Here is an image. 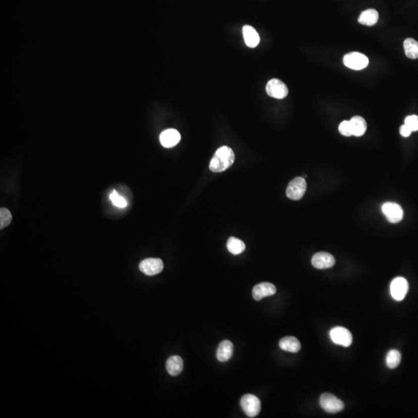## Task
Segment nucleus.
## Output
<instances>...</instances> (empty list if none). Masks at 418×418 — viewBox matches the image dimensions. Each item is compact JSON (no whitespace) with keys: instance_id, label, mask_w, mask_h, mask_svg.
<instances>
[{"instance_id":"obj_25","label":"nucleus","mask_w":418,"mask_h":418,"mask_svg":"<svg viewBox=\"0 0 418 418\" xmlns=\"http://www.w3.org/2000/svg\"><path fill=\"white\" fill-rule=\"evenodd\" d=\"M404 124L408 126L412 132L418 130V116L416 115L407 116L404 120Z\"/></svg>"},{"instance_id":"obj_13","label":"nucleus","mask_w":418,"mask_h":418,"mask_svg":"<svg viewBox=\"0 0 418 418\" xmlns=\"http://www.w3.org/2000/svg\"><path fill=\"white\" fill-rule=\"evenodd\" d=\"M180 140L181 135L178 130L174 129H168L163 132L160 136L161 145L166 148L174 147L179 143Z\"/></svg>"},{"instance_id":"obj_17","label":"nucleus","mask_w":418,"mask_h":418,"mask_svg":"<svg viewBox=\"0 0 418 418\" xmlns=\"http://www.w3.org/2000/svg\"><path fill=\"white\" fill-rule=\"evenodd\" d=\"M279 346L282 350L292 352V353L298 352L300 350V348H301V345H300L298 339L293 336H287L283 338L279 342Z\"/></svg>"},{"instance_id":"obj_5","label":"nucleus","mask_w":418,"mask_h":418,"mask_svg":"<svg viewBox=\"0 0 418 418\" xmlns=\"http://www.w3.org/2000/svg\"><path fill=\"white\" fill-rule=\"evenodd\" d=\"M320 405L325 411L329 413H336L344 409L343 402L331 393H325L321 396Z\"/></svg>"},{"instance_id":"obj_2","label":"nucleus","mask_w":418,"mask_h":418,"mask_svg":"<svg viewBox=\"0 0 418 418\" xmlns=\"http://www.w3.org/2000/svg\"><path fill=\"white\" fill-rule=\"evenodd\" d=\"M241 407L249 417H255L259 414L261 410L259 399L254 395L246 394L241 398Z\"/></svg>"},{"instance_id":"obj_9","label":"nucleus","mask_w":418,"mask_h":418,"mask_svg":"<svg viewBox=\"0 0 418 418\" xmlns=\"http://www.w3.org/2000/svg\"><path fill=\"white\" fill-rule=\"evenodd\" d=\"M330 338L334 343L342 346H350L352 343V335L345 328H333L330 331Z\"/></svg>"},{"instance_id":"obj_20","label":"nucleus","mask_w":418,"mask_h":418,"mask_svg":"<svg viewBox=\"0 0 418 418\" xmlns=\"http://www.w3.org/2000/svg\"><path fill=\"white\" fill-rule=\"evenodd\" d=\"M405 55L410 59L418 58V42L413 38H407L403 42Z\"/></svg>"},{"instance_id":"obj_4","label":"nucleus","mask_w":418,"mask_h":418,"mask_svg":"<svg viewBox=\"0 0 418 418\" xmlns=\"http://www.w3.org/2000/svg\"><path fill=\"white\" fill-rule=\"evenodd\" d=\"M343 63L347 68L359 71L368 66L369 59L363 54L359 52H351L344 56Z\"/></svg>"},{"instance_id":"obj_26","label":"nucleus","mask_w":418,"mask_h":418,"mask_svg":"<svg viewBox=\"0 0 418 418\" xmlns=\"http://www.w3.org/2000/svg\"><path fill=\"white\" fill-rule=\"evenodd\" d=\"M339 132H340L341 134L343 135V136H353V134H352V126H351L350 121H347V120H345V121L342 122L341 124L339 125Z\"/></svg>"},{"instance_id":"obj_18","label":"nucleus","mask_w":418,"mask_h":418,"mask_svg":"<svg viewBox=\"0 0 418 418\" xmlns=\"http://www.w3.org/2000/svg\"><path fill=\"white\" fill-rule=\"evenodd\" d=\"M379 20L378 12L374 9H369V10H365L362 12V14H360L358 17V23H361L362 25L368 26V27H372V26L375 25Z\"/></svg>"},{"instance_id":"obj_15","label":"nucleus","mask_w":418,"mask_h":418,"mask_svg":"<svg viewBox=\"0 0 418 418\" xmlns=\"http://www.w3.org/2000/svg\"><path fill=\"white\" fill-rule=\"evenodd\" d=\"M166 368L168 374L172 377L179 375L184 368L182 358L179 355H172L167 361Z\"/></svg>"},{"instance_id":"obj_22","label":"nucleus","mask_w":418,"mask_h":418,"mask_svg":"<svg viewBox=\"0 0 418 418\" xmlns=\"http://www.w3.org/2000/svg\"><path fill=\"white\" fill-rule=\"evenodd\" d=\"M401 361V354L397 349H392L387 353V365L390 369L397 368Z\"/></svg>"},{"instance_id":"obj_21","label":"nucleus","mask_w":418,"mask_h":418,"mask_svg":"<svg viewBox=\"0 0 418 418\" xmlns=\"http://www.w3.org/2000/svg\"><path fill=\"white\" fill-rule=\"evenodd\" d=\"M227 249L233 255H239L246 249V245L237 238L230 237L228 239Z\"/></svg>"},{"instance_id":"obj_19","label":"nucleus","mask_w":418,"mask_h":418,"mask_svg":"<svg viewBox=\"0 0 418 418\" xmlns=\"http://www.w3.org/2000/svg\"><path fill=\"white\" fill-rule=\"evenodd\" d=\"M350 123L353 136H362L367 131V122L361 116H354L351 119Z\"/></svg>"},{"instance_id":"obj_23","label":"nucleus","mask_w":418,"mask_h":418,"mask_svg":"<svg viewBox=\"0 0 418 418\" xmlns=\"http://www.w3.org/2000/svg\"><path fill=\"white\" fill-rule=\"evenodd\" d=\"M12 215L8 209L2 207L0 209V229H4L11 223Z\"/></svg>"},{"instance_id":"obj_8","label":"nucleus","mask_w":418,"mask_h":418,"mask_svg":"<svg viewBox=\"0 0 418 418\" xmlns=\"http://www.w3.org/2000/svg\"><path fill=\"white\" fill-rule=\"evenodd\" d=\"M382 212L391 223H398L403 218V211L400 204L394 202H386L382 205Z\"/></svg>"},{"instance_id":"obj_16","label":"nucleus","mask_w":418,"mask_h":418,"mask_svg":"<svg viewBox=\"0 0 418 418\" xmlns=\"http://www.w3.org/2000/svg\"><path fill=\"white\" fill-rule=\"evenodd\" d=\"M233 354V344L229 340H224L218 347L216 357L220 362H226Z\"/></svg>"},{"instance_id":"obj_11","label":"nucleus","mask_w":418,"mask_h":418,"mask_svg":"<svg viewBox=\"0 0 418 418\" xmlns=\"http://www.w3.org/2000/svg\"><path fill=\"white\" fill-rule=\"evenodd\" d=\"M311 264L316 269H329L335 265V260L332 254L329 252H320L313 255Z\"/></svg>"},{"instance_id":"obj_14","label":"nucleus","mask_w":418,"mask_h":418,"mask_svg":"<svg viewBox=\"0 0 418 418\" xmlns=\"http://www.w3.org/2000/svg\"><path fill=\"white\" fill-rule=\"evenodd\" d=\"M242 34H243L245 43L250 48H254L255 46H257L260 41L257 32L251 26H244L242 27Z\"/></svg>"},{"instance_id":"obj_12","label":"nucleus","mask_w":418,"mask_h":418,"mask_svg":"<svg viewBox=\"0 0 418 418\" xmlns=\"http://www.w3.org/2000/svg\"><path fill=\"white\" fill-rule=\"evenodd\" d=\"M276 292L277 288L274 284L268 282L260 283L252 289V297L255 300H260L264 297L274 295Z\"/></svg>"},{"instance_id":"obj_24","label":"nucleus","mask_w":418,"mask_h":418,"mask_svg":"<svg viewBox=\"0 0 418 418\" xmlns=\"http://www.w3.org/2000/svg\"><path fill=\"white\" fill-rule=\"evenodd\" d=\"M110 198L113 204L116 207H121V208L127 207L128 203L126 200L125 199L124 197L120 196L116 191H113V193L110 194Z\"/></svg>"},{"instance_id":"obj_27","label":"nucleus","mask_w":418,"mask_h":418,"mask_svg":"<svg viewBox=\"0 0 418 418\" xmlns=\"http://www.w3.org/2000/svg\"><path fill=\"white\" fill-rule=\"evenodd\" d=\"M400 134H401V136H403V137H408V136H410V134H411L412 131L408 126L404 124L403 125V126H400Z\"/></svg>"},{"instance_id":"obj_1","label":"nucleus","mask_w":418,"mask_h":418,"mask_svg":"<svg viewBox=\"0 0 418 418\" xmlns=\"http://www.w3.org/2000/svg\"><path fill=\"white\" fill-rule=\"evenodd\" d=\"M235 161V153L229 146L219 148L211 160L209 169L213 172L220 173L230 168Z\"/></svg>"},{"instance_id":"obj_10","label":"nucleus","mask_w":418,"mask_h":418,"mask_svg":"<svg viewBox=\"0 0 418 418\" xmlns=\"http://www.w3.org/2000/svg\"><path fill=\"white\" fill-rule=\"evenodd\" d=\"M139 268L146 275L154 276L163 271L164 263L158 258H148L139 264Z\"/></svg>"},{"instance_id":"obj_3","label":"nucleus","mask_w":418,"mask_h":418,"mask_svg":"<svg viewBox=\"0 0 418 418\" xmlns=\"http://www.w3.org/2000/svg\"><path fill=\"white\" fill-rule=\"evenodd\" d=\"M306 189H307V183H306L305 179L301 177H297L289 183L286 194L290 199L297 201L304 196Z\"/></svg>"},{"instance_id":"obj_6","label":"nucleus","mask_w":418,"mask_h":418,"mask_svg":"<svg viewBox=\"0 0 418 418\" xmlns=\"http://www.w3.org/2000/svg\"><path fill=\"white\" fill-rule=\"evenodd\" d=\"M390 290L392 297L397 301H401L408 292V282L403 277H396L390 284Z\"/></svg>"},{"instance_id":"obj_7","label":"nucleus","mask_w":418,"mask_h":418,"mask_svg":"<svg viewBox=\"0 0 418 418\" xmlns=\"http://www.w3.org/2000/svg\"><path fill=\"white\" fill-rule=\"evenodd\" d=\"M267 95L277 99H282L288 95V88L287 85L281 80L273 78L268 81L266 87Z\"/></svg>"}]
</instances>
